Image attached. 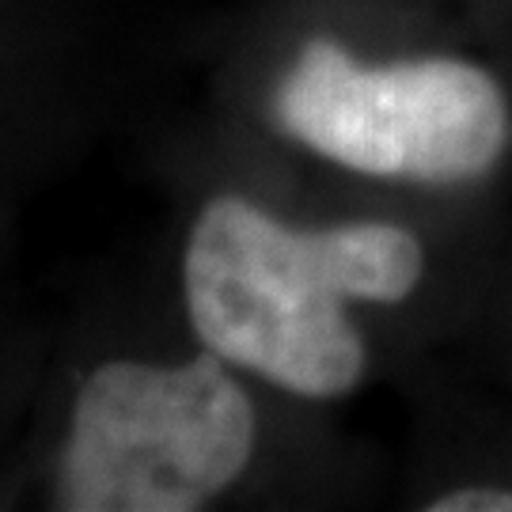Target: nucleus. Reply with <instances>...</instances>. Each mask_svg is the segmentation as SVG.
Instances as JSON below:
<instances>
[{
    "instance_id": "nucleus-2",
    "label": "nucleus",
    "mask_w": 512,
    "mask_h": 512,
    "mask_svg": "<svg viewBox=\"0 0 512 512\" xmlns=\"http://www.w3.org/2000/svg\"><path fill=\"white\" fill-rule=\"evenodd\" d=\"M255 440L251 395L217 353L183 365L107 361L76 387L54 509L198 512L239 482Z\"/></svg>"
},
{
    "instance_id": "nucleus-3",
    "label": "nucleus",
    "mask_w": 512,
    "mask_h": 512,
    "mask_svg": "<svg viewBox=\"0 0 512 512\" xmlns=\"http://www.w3.org/2000/svg\"><path fill=\"white\" fill-rule=\"evenodd\" d=\"M274 122L330 164L418 186L478 183L512 141V103L486 65L452 54L357 61L334 38L296 54Z\"/></svg>"
},
{
    "instance_id": "nucleus-1",
    "label": "nucleus",
    "mask_w": 512,
    "mask_h": 512,
    "mask_svg": "<svg viewBox=\"0 0 512 512\" xmlns=\"http://www.w3.org/2000/svg\"><path fill=\"white\" fill-rule=\"evenodd\" d=\"M421 277L425 247L403 224L296 228L239 194L202 205L183 255L198 342L315 403L346 399L365 380L368 346L349 304H403Z\"/></svg>"
},
{
    "instance_id": "nucleus-4",
    "label": "nucleus",
    "mask_w": 512,
    "mask_h": 512,
    "mask_svg": "<svg viewBox=\"0 0 512 512\" xmlns=\"http://www.w3.org/2000/svg\"><path fill=\"white\" fill-rule=\"evenodd\" d=\"M429 512H512V486H456L433 497Z\"/></svg>"
}]
</instances>
